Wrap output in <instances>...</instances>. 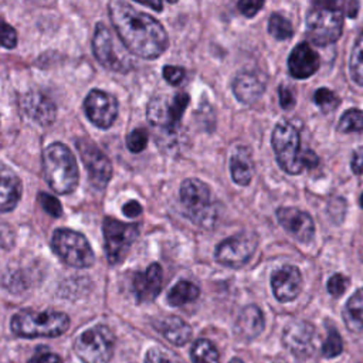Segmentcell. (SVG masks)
<instances>
[{
    "mask_svg": "<svg viewBox=\"0 0 363 363\" xmlns=\"http://www.w3.org/2000/svg\"><path fill=\"white\" fill-rule=\"evenodd\" d=\"M145 363H180V362L170 352L155 346L146 352Z\"/></svg>",
    "mask_w": 363,
    "mask_h": 363,
    "instance_id": "obj_36",
    "label": "cell"
},
{
    "mask_svg": "<svg viewBox=\"0 0 363 363\" xmlns=\"http://www.w3.org/2000/svg\"><path fill=\"white\" fill-rule=\"evenodd\" d=\"M21 108L31 121L43 126L51 125L57 116V108L54 102L38 91L27 92L21 99Z\"/></svg>",
    "mask_w": 363,
    "mask_h": 363,
    "instance_id": "obj_18",
    "label": "cell"
},
{
    "mask_svg": "<svg viewBox=\"0 0 363 363\" xmlns=\"http://www.w3.org/2000/svg\"><path fill=\"white\" fill-rule=\"evenodd\" d=\"M360 206L363 207V193H362V197H360Z\"/></svg>",
    "mask_w": 363,
    "mask_h": 363,
    "instance_id": "obj_48",
    "label": "cell"
},
{
    "mask_svg": "<svg viewBox=\"0 0 363 363\" xmlns=\"http://www.w3.org/2000/svg\"><path fill=\"white\" fill-rule=\"evenodd\" d=\"M238 10L245 16V17H254L259 9L264 7L262 1H251V0H245V1H238L237 4Z\"/></svg>",
    "mask_w": 363,
    "mask_h": 363,
    "instance_id": "obj_41",
    "label": "cell"
},
{
    "mask_svg": "<svg viewBox=\"0 0 363 363\" xmlns=\"http://www.w3.org/2000/svg\"><path fill=\"white\" fill-rule=\"evenodd\" d=\"M14 245V233L10 225L0 220V247L3 250H11Z\"/></svg>",
    "mask_w": 363,
    "mask_h": 363,
    "instance_id": "obj_40",
    "label": "cell"
},
{
    "mask_svg": "<svg viewBox=\"0 0 363 363\" xmlns=\"http://www.w3.org/2000/svg\"><path fill=\"white\" fill-rule=\"evenodd\" d=\"M147 139H149V135H147V130L143 129V128H136L133 129L128 138H126V146L128 149L132 152V153H139L142 152L146 145H147Z\"/></svg>",
    "mask_w": 363,
    "mask_h": 363,
    "instance_id": "obj_34",
    "label": "cell"
},
{
    "mask_svg": "<svg viewBox=\"0 0 363 363\" xmlns=\"http://www.w3.org/2000/svg\"><path fill=\"white\" fill-rule=\"evenodd\" d=\"M193 363H220L218 352L208 339H199L194 342L191 350Z\"/></svg>",
    "mask_w": 363,
    "mask_h": 363,
    "instance_id": "obj_28",
    "label": "cell"
},
{
    "mask_svg": "<svg viewBox=\"0 0 363 363\" xmlns=\"http://www.w3.org/2000/svg\"><path fill=\"white\" fill-rule=\"evenodd\" d=\"M315 328L305 320H292L282 332L284 346L298 359L309 357L315 350Z\"/></svg>",
    "mask_w": 363,
    "mask_h": 363,
    "instance_id": "obj_15",
    "label": "cell"
},
{
    "mask_svg": "<svg viewBox=\"0 0 363 363\" xmlns=\"http://www.w3.org/2000/svg\"><path fill=\"white\" fill-rule=\"evenodd\" d=\"M350 167H352L354 174H362L363 173V146H359L353 152L352 160H350Z\"/></svg>",
    "mask_w": 363,
    "mask_h": 363,
    "instance_id": "obj_44",
    "label": "cell"
},
{
    "mask_svg": "<svg viewBox=\"0 0 363 363\" xmlns=\"http://www.w3.org/2000/svg\"><path fill=\"white\" fill-rule=\"evenodd\" d=\"M115 336L105 325L84 330L74 340V352L84 363H106L113 354Z\"/></svg>",
    "mask_w": 363,
    "mask_h": 363,
    "instance_id": "obj_8",
    "label": "cell"
},
{
    "mask_svg": "<svg viewBox=\"0 0 363 363\" xmlns=\"http://www.w3.org/2000/svg\"><path fill=\"white\" fill-rule=\"evenodd\" d=\"M272 149L278 164L289 174H299L305 167L318 164V156L306 149H301L299 130L288 121H281L272 132Z\"/></svg>",
    "mask_w": 363,
    "mask_h": 363,
    "instance_id": "obj_2",
    "label": "cell"
},
{
    "mask_svg": "<svg viewBox=\"0 0 363 363\" xmlns=\"http://www.w3.org/2000/svg\"><path fill=\"white\" fill-rule=\"evenodd\" d=\"M268 33L277 40H288L294 34L292 24L279 13H274L268 18Z\"/></svg>",
    "mask_w": 363,
    "mask_h": 363,
    "instance_id": "obj_30",
    "label": "cell"
},
{
    "mask_svg": "<svg viewBox=\"0 0 363 363\" xmlns=\"http://www.w3.org/2000/svg\"><path fill=\"white\" fill-rule=\"evenodd\" d=\"M343 319L349 330H363V288L356 291L345 305Z\"/></svg>",
    "mask_w": 363,
    "mask_h": 363,
    "instance_id": "obj_26",
    "label": "cell"
},
{
    "mask_svg": "<svg viewBox=\"0 0 363 363\" xmlns=\"http://www.w3.org/2000/svg\"><path fill=\"white\" fill-rule=\"evenodd\" d=\"M180 200L187 217L199 225H213L217 217L208 186L199 179H186L180 186Z\"/></svg>",
    "mask_w": 363,
    "mask_h": 363,
    "instance_id": "obj_6",
    "label": "cell"
},
{
    "mask_svg": "<svg viewBox=\"0 0 363 363\" xmlns=\"http://www.w3.org/2000/svg\"><path fill=\"white\" fill-rule=\"evenodd\" d=\"M288 68L294 78L305 79L318 71L319 55L309 44L301 43L291 51L288 58Z\"/></svg>",
    "mask_w": 363,
    "mask_h": 363,
    "instance_id": "obj_20",
    "label": "cell"
},
{
    "mask_svg": "<svg viewBox=\"0 0 363 363\" xmlns=\"http://www.w3.org/2000/svg\"><path fill=\"white\" fill-rule=\"evenodd\" d=\"M17 44L16 30L0 18V45L4 48H14Z\"/></svg>",
    "mask_w": 363,
    "mask_h": 363,
    "instance_id": "obj_38",
    "label": "cell"
},
{
    "mask_svg": "<svg viewBox=\"0 0 363 363\" xmlns=\"http://www.w3.org/2000/svg\"><path fill=\"white\" fill-rule=\"evenodd\" d=\"M189 95L177 92L172 96L159 95L147 105V121L152 126L160 128L163 133H174L189 105Z\"/></svg>",
    "mask_w": 363,
    "mask_h": 363,
    "instance_id": "obj_9",
    "label": "cell"
},
{
    "mask_svg": "<svg viewBox=\"0 0 363 363\" xmlns=\"http://www.w3.org/2000/svg\"><path fill=\"white\" fill-rule=\"evenodd\" d=\"M279 104L284 109H289L295 105V92L286 85L279 86Z\"/></svg>",
    "mask_w": 363,
    "mask_h": 363,
    "instance_id": "obj_42",
    "label": "cell"
},
{
    "mask_svg": "<svg viewBox=\"0 0 363 363\" xmlns=\"http://www.w3.org/2000/svg\"><path fill=\"white\" fill-rule=\"evenodd\" d=\"M258 245L257 235L241 233L221 241L216 248V259L228 268H241L254 255Z\"/></svg>",
    "mask_w": 363,
    "mask_h": 363,
    "instance_id": "obj_13",
    "label": "cell"
},
{
    "mask_svg": "<svg viewBox=\"0 0 363 363\" xmlns=\"http://www.w3.org/2000/svg\"><path fill=\"white\" fill-rule=\"evenodd\" d=\"M75 145L88 170V177L91 184L98 190H104L112 177L111 160L98 146H95L86 138H78L75 140Z\"/></svg>",
    "mask_w": 363,
    "mask_h": 363,
    "instance_id": "obj_12",
    "label": "cell"
},
{
    "mask_svg": "<svg viewBox=\"0 0 363 363\" xmlns=\"http://www.w3.org/2000/svg\"><path fill=\"white\" fill-rule=\"evenodd\" d=\"M343 350V342H342V337L340 335L337 333V330L335 328H330L328 330V336H326V340L323 342V346H322V352L326 357H336L342 353Z\"/></svg>",
    "mask_w": 363,
    "mask_h": 363,
    "instance_id": "obj_33",
    "label": "cell"
},
{
    "mask_svg": "<svg viewBox=\"0 0 363 363\" xmlns=\"http://www.w3.org/2000/svg\"><path fill=\"white\" fill-rule=\"evenodd\" d=\"M108 14L119 40L132 54L153 60L166 51L167 33L152 16L138 11L123 0L109 1Z\"/></svg>",
    "mask_w": 363,
    "mask_h": 363,
    "instance_id": "obj_1",
    "label": "cell"
},
{
    "mask_svg": "<svg viewBox=\"0 0 363 363\" xmlns=\"http://www.w3.org/2000/svg\"><path fill=\"white\" fill-rule=\"evenodd\" d=\"M162 336L174 346L186 345L191 337V328L179 316H167L157 325Z\"/></svg>",
    "mask_w": 363,
    "mask_h": 363,
    "instance_id": "obj_25",
    "label": "cell"
},
{
    "mask_svg": "<svg viewBox=\"0 0 363 363\" xmlns=\"http://www.w3.org/2000/svg\"><path fill=\"white\" fill-rule=\"evenodd\" d=\"M337 1H320L306 13V34L309 40L320 47L335 43L343 28V10Z\"/></svg>",
    "mask_w": 363,
    "mask_h": 363,
    "instance_id": "obj_5",
    "label": "cell"
},
{
    "mask_svg": "<svg viewBox=\"0 0 363 363\" xmlns=\"http://www.w3.org/2000/svg\"><path fill=\"white\" fill-rule=\"evenodd\" d=\"M10 328L20 337H55L67 332L69 318L67 313L57 311L37 312L24 309L13 315Z\"/></svg>",
    "mask_w": 363,
    "mask_h": 363,
    "instance_id": "obj_4",
    "label": "cell"
},
{
    "mask_svg": "<svg viewBox=\"0 0 363 363\" xmlns=\"http://www.w3.org/2000/svg\"><path fill=\"white\" fill-rule=\"evenodd\" d=\"M102 231L105 237L106 259L111 265H116L125 259L132 244L139 235V224H128L112 217H105Z\"/></svg>",
    "mask_w": 363,
    "mask_h": 363,
    "instance_id": "obj_10",
    "label": "cell"
},
{
    "mask_svg": "<svg viewBox=\"0 0 363 363\" xmlns=\"http://www.w3.org/2000/svg\"><path fill=\"white\" fill-rule=\"evenodd\" d=\"M163 78L170 84V85H180L186 77V71L182 67H174V65H164L163 67Z\"/></svg>",
    "mask_w": 363,
    "mask_h": 363,
    "instance_id": "obj_39",
    "label": "cell"
},
{
    "mask_svg": "<svg viewBox=\"0 0 363 363\" xmlns=\"http://www.w3.org/2000/svg\"><path fill=\"white\" fill-rule=\"evenodd\" d=\"M264 325L265 320L261 309L255 305H248L240 312L234 330L241 339L250 340L257 337L264 330Z\"/></svg>",
    "mask_w": 363,
    "mask_h": 363,
    "instance_id": "obj_23",
    "label": "cell"
},
{
    "mask_svg": "<svg viewBox=\"0 0 363 363\" xmlns=\"http://www.w3.org/2000/svg\"><path fill=\"white\" fill-rule=\"evenodd\" d=\"M28 363H62V359L57 353L47 350H38Z\"/></svg>",
    "mask_w": 363,
    "mask_h": 363,
    "instance_id": "obj_43",
    "label": "cell"
},
{
    "mask_svg": "<svg viewBox=\"0 0 363 363\" xmlns=\"http://www.w3.org/2000/svg\"><path fill=\"white\" fill-rule=\"evenodd\" d=\"M37 200H38L40 206L44 208V211H47L50 216H52L55 218L62 216V207H61V203L58 201L57 197L41 191V193H38Z\"/></svg>",
    "mask_w": 363,
    "mask_h": 363,
    "instance_id": "obj_35",
    "label": "cell"
},
{
    "mask_svg": "<svg viewBox=\"0 0 363 363\" xmlns=\"http://www.w3.org/2000/svg\"><path fill=\"white\" fill-rule=\"evenodd\" d=\"M43 174L54 193L69 194L78 186V164L68 146L60 142L48 145L43 152Z\"/></svg>",
    "mask_w": 363,
    "mask_h": 363,
    "instance_id": "obj_3",
    "label": "cell"
},
{
    "mask_svg": "<svg viewBox=\"0 0 363 363\" xmlns=\"http://www.w3.org/2000/svg\"><path fill=\"white\" fill-rule=\"evenodd\" d=\"M347 285H349V279L345 275L335 274L328 281V292L332 296L337 298V296L343 295V292L347 289Z\"/></svg>",
    "mask_w": 363,
    "mask_h": 363,
    "instance_id": "obj_37",
    "label": "cell"
},
{
    "mask_svg": "<svg viewBox=\"0 0 363 363\" xmlns=\"http://www.w3.org/2000/svg\"><path fill=\"white\" fill-rule=\"evenodd\" d=\"M230 172L233 180L240 186L250 184L254 174V162L251 152L245 146H240L234 150L230 159Z\"/></svg>",
    "mask_w": 363,
    "mask_h": 363,
    "instance_id": "obj_24",
    "label": "cell"
},
{
    "mask_svg": "<svg viewBox=\"0 0 363 363\" xmlns=\"http://www.w3.org/2000/svg\"><path fill=\"white\" fill-rule=\"evenodd\" d=\"M84 109L88 119L98 128H109L118 118V101L113 95L101 89L88 92L84 101Z\"/></svg>",
    "mask_w": 363,
    "mask_h": 363,
    "instance_id": "obj_14",
    "label": "cell"
},
{
    "mask_svg": "<svg viewBox=\"0 0 363 363\" xmlns=\"http://www.w3.org/2000/svg\"><path fill=\"white\" fill-rule=\"evenodd\" d=\"M122 211H123V214L126 217H132L133 218V217H138L142 213V206L136 200H130V201H128L123 206Z\"/></svg>",
    "mask_w": 363,
    "mask_h": 363,
    "instance_id": "obj_45",
    "label": "cell"
},
{
    "mask_svg": "<svg viewBox=\"0 0 363 363\" xmlns=\"http://www.w3.org/2000/svg\"><path fill=\"white\" fill-rule=\"evenodd\" d=\"M277 218L281 227L301 242H309L315 235V224L312 217L296 207H279Z\"/></svg>",
    "mask_w": 363,
    "mask_h": 363,
    "instance_id": "obj_16",
    "label": "cell"
},
{
    "mask_svg": "<svg viewBox=\"0 0 363 363\" xmlns=\"http://www.w3.org/2000/svg\"><path fill=\"white\" fill-rule=\"evenodd\" d=\"M92 51L95 58L106 69L115 72H128L132 68V61L128 54L121 50H116L115 40L109 28L104 23L95 26L94 38H92Z\"/></svg>",
    "mask_w": 363,
    "mask_h": 363,
    "instance_id": "obj_11",
    "label": "cell"
},
{
    "mask_svg": "<svg viewBox=\"0 0 363 363\" xmlns=\"http://www.w3.org/2000/svg\"><path fill=\"white\" fill-rule=\"evenodd\" d=\"M51 247L61 261L69 267L88 268L95 262V254L88 240L78 231L58 228L52 233Z\"/></svg>",
    "mask_w": 363,
    "mask_h": 363,
    "instance_id": "obj_7",
    "label": "cell"
},
{
    "mask_svg": "<svg viewBox=\"0 0 363 363\" xmlns=\"http://www.w3.org/2000/svg\"><path fill=\"white\" fill-rule=\"evenodd\" d=\"M337 130L342 133L363 130V111L357 108L347 109L339 119Z\"/></svg>",
    "mask_w": 363,
    "mask_h": 363,
    "instance_id": "obj_31",
    "label": "cell"
},
{
    "mask_svg": "<svg viewBox=\"0 0 363 363\" xmlns=\"http://www.w3.org/2000/svg\"><path fill=\"white\" fill-rule=\"evenodd\" d=\"M230 363H244V362H242L241 359H238V357H234V359H233Z\"/></svg>",
    "mask_w": 363,
    "mask_h": 363,
    "instance_id": "obj_47",
    "label": "cell"
},
{
    "mask_svg": "<svg viewBox=\"0 0 363 363\" xmlns=\"http://www.w3.org/2000/svg\"><path fill=\"white\" fill-rule=\"evenodd\" d=\"M162 281L163 271L157 262L150 264L143 272H136L132 279V288L138 302L153 301L162 289Z\"/></svg>",
    "mask_w": 363,
    "mask_h": 363,
    "instance_id": "obj_19",
    "label": "cell"
},
{
    "mask_svg": "<svg viewBox=\"0 0 363 363\" xmlns=\"http://www.w3.org/2000/svg\"><path fill=\"white\" fill-rule=\"evenodd\" d=\"M265 82L257 72L241 71L233 79V92L242 104L255 102L264 92Z\"/></svg>",
    "mask_w": 363,
    "mask_h": 363,
    "instance_id": "obj_21",
    "label": "cell"
},
{
    "mask_svg": "<svg viewBox=\"0 0 363 363\" xmlns=\"http://www.w3.org/2000/svg\"><path fill=\"white\" fill-rule=\"evenodd\" d=\"M200 289L190 281H179L167 294V303L172 306H182L199 298Z\"/></svg>",
    "mask_w": 363,
    "mask_h": 363,
    "instance_id": "obj_27",
    "label": "cell"
},
{
    "mask_svg": "<svg viewBox=\"0 0 363 363\" xmlns=\"http://www.w3.org/2000/svg\"><path fill=\"white\" fill-rule=\"evenodd\" d=\"M313 99H315V104L320 108V111L323 112V113H330V112H333L336 108H337V105H339V98H337V95L333 92V91H330V89H328V88H319V89H316V92H315V95H313Z\"/></svg>",
    "mask_w": 363,
    "mask_h": 363,
    "instance_id": "obj_32",
    "label": "cell"
},
{
    "mask_svg": "<svg viewBox=\"0 0 363 363\" xmlns=\"http://www.w3.org/2000/svg\"><path fill=\"white\" fill-rule=\"evenodd\" d=\"M349 71L352 79L357 85L363 86V30L354 41L349 61Z\"/></svg>",
    "mask_w": 363,
    "mask_h": 363,
    "instance_id": "obj_29",
    "label": "cell"
},
{
    "mask_svg": "<svg viewBox=\"0 0 363 363\" xmlns=\"http://www.w3.org/2000/svg\"><path fill=\"white\" fill-rule=\"evenodd\" d=\"M21 191L20 177L9 166L0 163V213L16 208L21 199Z\"/></svg>",
    "mask_w": 363,
    "mask_h": 363,
    "instance_id": "obj_22",
    "label": "cell"
},
{
    "mask_svg": "<svg viewBox=\"0 0 363 363\" xmlns=\"http://www.w3.org/2000/svg\"><path fill=\"white\" fill-rule=\"evenodd\" d=\"M271 288L279 302L294 301L302 289L301 271L294 265L278 268L271 277Z\"/></svg>",
    "mask_w": 363,
    "mask_h": 363,
    "instance_id": "obj_17",
    "label": "cell"
},
{
    "mask_svg": "<svg viewBox=\"0 0 363 363\" xmlns=\"http://www.w3.org/2000/svg\"><path fill=\"white\" fill-rule=\"evenodd\" d=\"M138 3H139V4H142V6H147V7H152V9L157 10V11H160V10H162V7H163L162 1H156V3H146V1H138Z\"/></svg>",
    "mask_w": 363,
    "mask_h": 363,
    "instance_id": "obj_46",
    "label": "cell"
}]
</instances>
